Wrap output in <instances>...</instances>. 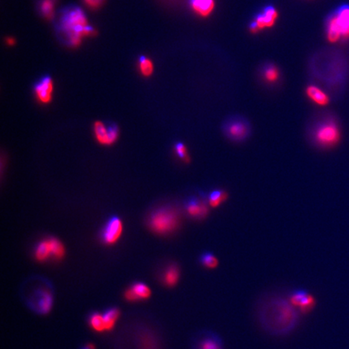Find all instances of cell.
Listing matches in <instances>:
<instances>
[{
  "label": "cell",
  "instance_id": "cell-1",
  "mask_svg": "<svg viewBox=\"0 0 349 349\" xmlns=\"http://www.w3.org/2000/svg\"><path fill=\"white\" fill-rule=\"evenodd\" d=\"M257 315L260 328L273 336L290 335L299 324L300 311L289 297L280 295H270L260 300Z\"/></svg>",
  "mask_w": 349,
  "mask_h": 349
},
{
  "label": "cell",
  "instance_id": "cell-2",
  "mask_svg": "<svg viewBox=\"0 0 349 349\" xmlns=\"http://www.w3.org/2000/svg\"><path fill=\"white\" fill-rule=\"evenodd\" d=\"M307 141L313 147L327 150L335 147L341 139L340 121L331 112L316 115L307 123Z\"/></svg>",
  "mask_w": 349,
  "mask_h": 349
},
{
  "label": "cell",
  "instance_id": "cell-3",
  "mask_svg": "<svg viewBox=\"0 0 349 349\" xmlns=\"http://www.w3.org/2000/svg\"><path fill=\"white\" fill-rule=\"evenodd\" d=\"M61 26L68 36L72 45H78L83 36L92 35L94 29L88 24L85 15L78 7H72L63 13Z\"/></svg>",
  "mask_w": 349,
  "mask_h": 349
},
{
  "label": "cell",
  "instance_id": "cell-4",
  "mask_svg": "<svg viewBox=\"0 0 349 349\" xmlns=\"http://www.w3.org/2000/svg\"><path fill=\"white\" fill-rule=\"evenodd\" d=\"M181 215L173 206H165L155 210L149 219V226L153 231L160 235H166L178 227Z\"/></svg>",
  "mask_w": 349,
  "mask_h": 349
},
{
  "label": "cell",
  "instance_id": "cell-5",
  "mask_svg": "<svg viewBox=\"0 0 349 349\" xmlns=\"http://www.w3.org/2000/svg\"><path fill=\"white\" fill-rule=\"evenodd\" d=\"M226 139L233 143H243L252 135V125L243 116L235 115L226 118L221 126Z\"/></svg>",
  "mask_w": 349,
  "mask_h": 349
},
{
  "label": "cell",
  "instance_id": "cell-6",
  "mask_svg": "<svg viewBox=\"0 0 349 349\" xmlns=\"http://www.w3.org/2000/svg\"><path fill=\"white\" fill-rule=\"evenodd\" d=\"M184 208L191 219L202 221L209 215L210 206L203 194V191H200L199 197L191 196L185 200Z\"/></svg>",
  "mask_w": 349,
  "mask_h": 349
},
{
  "label": "cell",
  "instance_id": "cell-7",
  "mask_svg": "<svg viewBox=\"0 0 349 349\" xmlns=\"http://www.w3.org/2000/svg\"><path fill=\"white\" fill-rule=\"evenodd\" d=\"M193 349H224L223 341L214 331H202L196 335Z\"/></svg>",
  "mask_w": 349,
  "mask_h": 349
},
{
  "label": "cell",
  "instance_id": "cell-8",
  "mask_svg": "<svg viewBox=\"0 0 349 349\" xmlns=\"http://www.w3.org/2000/svg\"><path fill=\"white\" fill-rule=\"evenodd\" d=\"M94 132L98 143L102 145H112L118 138V128L113 124L105 126L101 121H96L94 125Z\"/></svg>",
  "mask_w": 349,
  "mask_h": 349
},
{
  "label": "cell",
  "instance_id": "cell-9",
  "mask_svg": "<svg viewBox=\"0 0 349 349\" xmlns=\"http://www.w3.org/2000/svg\"><path fill=\"white\" fill-rule=\"evenodd\" d=\"M289 299L302 313L310 312L316 305V300L313 295L304 290H294L289 296Z\"/></svg>",
  "mask_w": 349,
  "mask_h": 349
},
{
  "label": "cell",
  "instance_id": "cell-10",
  "mask_svg": "<svg viewBox=\"0 0 349 349\" xmlns=\"http://www.w3.org/2000/svg\"><path fill=\"white\" fill-rule=\"evenodd\" d=\"M123 231V226L121 219L113 217L108 221L103 229L102 239L106 244H113L121 237Z\"/></svg>",
  "mask_w": 349,
  "mask_h": 349
},
{
  "label": "cell",
  "instance_id": "cell-11",
  "mask_svg": "<svg viewBox=\"0 0 349 349\" xmlns=\"http://www.w3.org/2000/svg\"><path fill=\"white\" fill-rule=\"evenodd\" d=\"M53 85L52 78L50 76L43 77L34 87V92L37 97L43 104H48L52 100Z\"/></svg>",
  "mask_w": 349,
  "mask_h": 349
},
{
  "label": "cell",
  "instance_id": "cell-12",
  "mask_svg": "<svg viewBox=\"0 0 349 349\" xmlns=\"http://www.w3.org/2000/svg\"><path fill=\"white\" fill-rule=\"evenodd\" d=\"M277 17L278 13L276 10L270 6V7H267L262 14L258 15L256 18V20L252 24L257 27L258 30L264 29V28H270L275 24Z\"/></svg>",
  "mask_w": 349,
  "mask_h": 349
},
{
  "label": "cell",
  "instance_id": "cell-13",
  "mask_svg": "<svg viewBox=\"0 0 349 349\" xmlns=\"http://www.w3.org/2000/svg\"><path fill=\"white\" fill-rule=\"evenodd\" d=\"M335 19L340 29L341 36L345 38L349 37V6L345 5L338 9L335 13Z\"/></svg>",
  "mask_w": 349,
  "mask_h": 349
},
{
  "label": "cell",
  "instance_id": "cell-14",
  "mask_svg": "<svg viewBox=\"0 0 349 349\" xmlns=\"http://www.w3.org/2000/svg\"><path fill=\"white\" fill-rule=\"evenodd\" d=\"M307 96L311 99L316 105L319 106H326L330 102L329 96L327 95L325 92L314 85H310L307 87L306 90Z\"/></svg>",
  "mask_w": 349,
  "mask_h": 349
},
{
  "label": "cell",
  "instance_id": "cell-15",
  "mask_svg": "<svg viewBox=\"0 0 349 349\" xmlns=\"http://www.w3.org/2000/svg\"><path fill=\"white\" fill-rule=\"evenodd\" d=\"M203 194L211 208H218L220 206L222 203L227 201L229 197L228 193L220 188L214 189L209 193L203 192Z\"/></svg>",
  "mask_w": 349,
  "mask_h": 349
},
{
  "label": "cell",
  "instance_id": "cell-16",
  "mask_svg": "<svg viewBox=\"0 0 349 349\" xmlns=\"http://www.w3.org/2000/svg\"><path fill=\"white\" fill-rule=\"evenodd\" d=\"M191 6L195 12L203 17H209L214 9V0H191Z\"/></svg>",
  "mask_w": 349,
  "mask_h": 349
},
{
  "label": "cell",
  "instance_id": "cell-17",
  "mask_svg": "<svg viewBox=\"0 0 349 349\" xmlns=\"http://www.w3.org/2000/svg\"><path fill=\"white\" fill-rule=\"evenodd\" d=\"M46 290H40L37 293L34 299L36 301L37 309L42 313H47L52 306V296L50 293L45 292Z\"/></svg>",
  "mask_w": 349,
  "mask_h": 349
},
{
  "label": "cell",
  "instance_id": "cell-18",
  "mask_svg": "<svg viewBox=\"0 0 349 349\" xmlns=\"http://www.w3.org/2000/svg\"><path fill=\"white\" fill-rule=\"evenodd\" d=\"M181 273L179 267L176 264H170L164 271L163 280L167 286H174L178 282Z\"/></svg>",
  "mask_w": 349,
  "mask_h": 349
},
{
  "label": "cell",
  "instance_id": "cell-19",
  "mask_svg": "<svg viewBox=\"0 0 349 349\" xmlns=\"http://www.w3.org/2000/svg\"><path fill=\"white\" fill-rule=\"evenodd\" d=\"M327 35H328V40L333 43L338 41L340 40V37H342L337 23H336L335 14L332 15L330 17V19H328Z\"/></svg>",
  "mask_w": 349,
  "mask_h": 349
},
{
  "label": "cell",
  "instance_id": "cell-20",
  "mask_svg": "<svg viewBox=\"0 0 349 349\" xmlns=\"http://www.w3.org/2000/svg\"><path fill=\"white\" fill-rule=\"evenodd\" d=\"M50 255H52V250L50 246V240H44L37 246L35 250V257L39 261H44L47 259Z\"/></svg>",
  "mask_w": 349,
  "mask_h": 349
},
{
  "label": "cell",
  "instance_id": "cell-21",
  "mask_svg": "<svg viewBox=\"0 0 349 349\" xmlns=\"http://www.w3.org/2000/svg\"><path fill=\"white\" fill-rule=\"evenodd\" d=\"M199 262L202 266L209 269H215L219 264L218 258L210 252H202L199 257Z\"/></svg>",
  "mask_w": 349,
  "mask_h": 349
},
{
  "label": "cell",
  "instance_id": "cell-22",
  "mask_svg": "<svg viewBox=\"0 0 349 349\" xmlns=\"http://www.w3.org/2000/svg\"><path fill=\"white\" fill-rule=\"evenodd\" d=\"M119 315H120V311L116 308H111L105 312V314L103 315L105 319V330H112Z\"/></svg>",
  "mask_w": 349,
  "mask_h": 349
},
{
  "label": "cell",
  "instance_id": "cell-23",
  "mask_svg": "<svg viewBox=\"0 0 349 349\" xmlns=\"http://www.w3.org/2000/svg\"><path fill=\"white\" fill-rule=\"evenodd\" d=\"M91 327L96 331H103L105 330V323L104 316L100 315V313H94L91 315L89 319Z\"/></svg>",
  "mask_w": 349,
  "mask_h": 349
},
{
  "label": "cell",
  "instance_id": "cell-24",
  "mask_svg": "<svg viewBox=\"0 0 349 349\" xmlns=\"http://www.w3.org/2000/svg\"><path fill=\"white\" fill-rule=\"evenodd\" d=\"M136 296L139 299H146L150 297L151 292L149 287L144 285L143 283H136L131 287Z\"/></svg>",
  "mask_w": 349,
  "mask_h": 349
},
{
  "label": "cell",
  "instance_id": "cell-25",
  "mask_svg": "<svg viewBox=\"0 0 349 349\" xmlns=\"http://www.w3.org/2000/svg\"><path fill=\"white\" fill-rule=\"evenodd\" d=\"M174 149L176 154L180 159H182L184 163L188 164L190 162V157L188 155L187 148L182 142H176L174 145Z\"/></svg>",
  "mask_w": 349,
  "mask_h": 349
},
{
  "label": "cell",
  "instance_id": "cell-26",
  "mask_svg": "<svg viewBox=\"0 0 349 349\" xmlns=\"http://www.w3.org/2000/svg\"><path fill=\"white\" fill-rule=\"evenodd\" d=\"M49 240H50V246H51V250H52V256L57 259L62 258L65 253L63 245L61 243L59 240L56 239H50Z\"/></svg>",
  "mask_w": 349,
  "mask_h": 349
},
{
  "label": "cell",
  "instance_id": "cell-27",
  "mask_svg": "<svg viewBox=\"0 0 349 349\" xmlns=\"http://www.w3.org/2000/svg\"><path fill=\"white\" fill-rule=\"evenodd\" d=\"M141 72L144 76H150L154 71L153 63L149 58L146 57H141L139 61Z\"/></svg>",
  "mask_w": 349,
  "mask_h": 349
},
{
  "label": "cell",
  "instance_id": "cell-28",
  "mask_svg": "<svg viewBox=\"0 0 349 349\" xmlns=\"http://www.w3.org/2000/svg\"><path fill=\"white\" fill-rule=\"evenodd\" d=\"M55 1L54 0H42L40 2V12L46 18H51L54 14Z\"/></svg>",
  "mask_w": 349,
  "mask_h": 349
},
{
  "label": "cell",
  "instance_id": "cell-29",
  "mask_svg": "<svg viewBox=\"0 0 349 349\" xmlns=\"http://www.w3.org/2000/svg\"><path fill=\"white\" fill-rule=\"evenodd\" d=\"M264 78L269 83H275L279 78V72L273 66L267 67L264 72Z\"/></svg>",
  "mask_w": 349,
  "mask_h": 349
},
{
  "label": "cell",
  "instance_id": "cell-30",
  "mask_svg": "<svg viewBox=\"0 0 349 349\" xmlns=\"http://www.w3.org/2000/svg\"><path fill=\"white\" fill-rule=\"evenodd\" d=\"M84 1L91 7H100L103 2V0H84Z\"/></svg>",
  "mask_w": 349,
  "mask_h": 349
},
{
  "label": "cell",
  "instance_id": "cell-31",
  "mask_svg": "<svg viewBox=\"0 0 349 349\" xmlns=\"http://www.w3.org/2000/svg\"><path fill=\"white\" fill-rule=\"evenodd\" d=\"M83 349H95V347H94V345L92 344H89Z\"/></svg>",
  "mask_w": 349,
  "mask_h": 349
}]
</instances>
